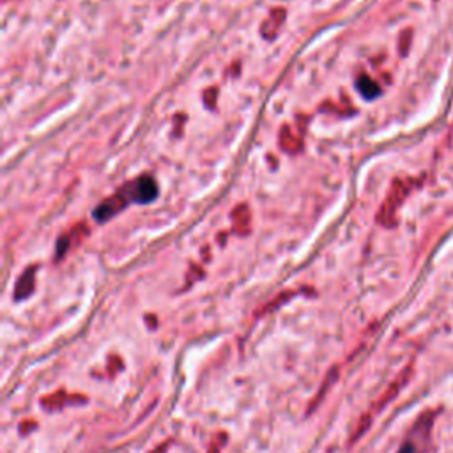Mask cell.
Returning <instances> with one entry per match:
<instances>
[{
    "label": "cell",
    "instance_id": "3",
    "mask_svg": "<svg viewBox=\"0 0 453 453\" xmlns=\"http://www.w3.org/2000/svg\"><path fill=\"white\" fill-rule=\"evenodd\" d=\"M34 273L35 270L34 267H31V270L25 271L24 274H22V278L18 280V283H16V290H15V297L18 301L25 299L27 296H31L32 290H34Z\"/></svg>",
    "mask_w": 453,
    "mask_h": 453
},
{
    "label": "cell",
    "instance_id": "2",
    "mask_svg": "<svg viewBox=\"0 0 453 453\" xmlns=\"http://www.w3.org/2000/svg\"><path fill=\"white\" fill-rule=\"evenodd\" d=\"M409 190H411V183H402V181H397V183H395L393 192L390 193V199H388L386 206H384L383 218L393 220L395 209H397V207H399V204L406 199L407 193H409Z\"/></svg>",
    "mask_w": 453,
    "mask_h": 453
},
{
    "label": "cell",
    "instance_id": "5",
    "mask_svg": "<svg viewBox=\"0 0 453 453\" xmlns=\"http://www.w3.org/2000/svg\"><path fill=\"white\" fill-rule=\"evenodd\" d=\"M397 453H420V450H418V446L416 445H413V443L411 441H404L402 443V446H400V450Z\"/></svg>",
    "mask_w": 453,
    "mask_h": 453
},
{
    "label": "cell",
    "instance_id": "4",
    "mask_svg": "<svg viewBox=\"0 0 453 453\" xmlns=\"http://www.w3.org/2000/svg\"><path fill=\"white\" fill-rule=\"evenodd\" d=\"M358 90H360L361 96L367 99H374L381 94L379 85L372 79H368V76H361V79L358 80Z\"/></svg>",
    "mask_w": 453,
    "mask_h": 453
},
{
    "label": "cell",
    "instance_id": "1",
    "mask_svg": "<svg viewBox=\"0 0 453 453\" xmlns=\"http://www.w3.org/2000/svg\"><path fill=\"white\" fill-rule=\"evenodd\" d=\"M122 192L126 193L128 200L131 202H138V204H147L151 200L156 199L158 195V186L154 183L153 177L144 176L140 179H137L135 183H131L129 186H126Z\"/></svg>",
    "mask_w": 453,
    "mask_h": 453
}]
</instances>
